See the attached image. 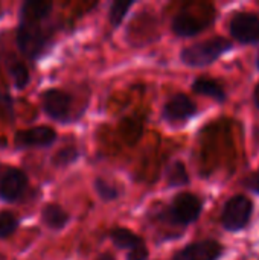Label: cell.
Here are the masks:
<instances>
[{"label":"cell","mask_w":259,"mask_h":260,"mask_svg":"<svg viewBox=\"0 0 259 260\" xmlns=\"http://www.w3.org/2000/svg\"><path fill=\"white\" fill-rule=\"evenodd\" d=\"M53 30L47 20H18L15 44L20 53L29 61H38L52 46Z\"/></svg>","instance_id":"obj_1"},{"label":"cell","mask_w":259,"mask_h":260,"mask_svg":"<svg viewBox=\"0 0 259 260\" xmlns=\"http://www.w3.org/2000/svg\"><path fill=\"white\" fill-rule=\"evenodd\" d=\"M203 200L192 192H179L168 206L160 207L154 213V219L172 227L186 229L195 224L203 213Z\"/></svg>","instance_id":"obj_2"},{"label":"cell","mask_w":259,"mask_h":260,"mask_svg":"<svg viewBox=\"0 0 259 260\" xmlns=\"http://www.w3.org/2000/svg\"><path fill=\"white\" fill-rule=\"evenodd\" d=\"M234 49V43L221 35H215L209 40L197 41L191 46H186L180 50L179 58L182 64L191 69H203L212 66L221 56L229 53Z\"/></svg>","instance_id":"obj_3"},{"label":"cell","mask_w":259,"mask_h":260,"mask_svg":"<svg viewBox=\"0 0 259 260\" xmlns=\"http://www.w3.org/2000/svg\"><path fill=\"white\" fill-rule=\"evenodd\" d=\"M255 212L253 201L244 193L231 197L221 209L220 225L227 233H240L249 227Z\"/></svg>","instance_id":"obj_4"},{"label":"cell","mask_w":259,"mask_h":260,"mask_svg":"<svg viewBox=\"0 0 259 260\" xmlns=\"http://www.w3.org/2000/svg\"><path fill=\"white\" fill-rule=\"evenodd\" d=\"M41 110L53 122L70 123L73 96L61 88H47L41 93Z\"/></svg>","instance_id":"obj_5"},{"label":"cell","mask_w":259,"mask_h":260,"mask_svg":"<svg viewBox=\"0 0 259 260\" xmlns=\"http://www.w3.org/2000/svg\"><path fill=\"white\" fill-rule=\"evenodd\" d=\"M198 105L185 93H176L168 98L162 107L160 117L169 125H185L195 116H198Z\"/></svg>","instance_id":"obj_6"},{"label":"cell","mask_w":259,"mask_h":260,"mask_svg":"<svg viewBox=\"0 0 259 260\" xmlns=\"http://www.w3.org/2000/svg\"><path fill=\"white\" fill-rule=\"evenodd\" d=\"M232 40L244 46L259 44V14L252 11H237L229 21Z\"/></svg>","instance_id":"obj_7"},{"label":"cell","mask_w":259,"mask_h":260,"mask_svg":"<svg viewBox=\"0 0 259 260\" xmlns=\"http://www.w3.org/2000/svg\"><path fill=\"white\" fill-rule=\"evenodd\" d=\"M226 248L217 239H200L177 250L171 260H221Z\"/></svg>","instance_id":"obj_8"},{"label":"cell","mask_w":259,"mask_h":260,"mask_svg":"<svg viewBox=\"0 0 259 260\" xmlns=\"http://www.w3.org/2000/svg\"><path fill=\"white\" fill-rule=\"evenodd\" d=\"M214 23V18L209 17H198L189 9L179 11L172 20H171V30L179 38H192L205 32L208 27H211Z\"/></svg>","instance_id":"obj_9"},{"label":"cell","mask_w":259,"mask_h":260,"mask_svg":"<svg viewBox=\"0 0 259 260\" xmlns=\"http://www.w3.org/2000/svg\"><path fill=\"white\" fill-rule=\"evenodd\" d=\"M58 140V134L52 126L38 125L26 129H18L14 134V146L17 149L50 148Z\"/></svg>","instance_id":"obj_10"},{"label":"cell","mask_w":259,"mask_h":260,"mask_svg":"<svg viewBox=\"0 0 259 260\" xmlns=\"http://www.w3.org/2000/svg\"><path fill=\"white\" fill-rule=\"evenodd\" d=\"M29 178L18 168H8L0 177V201L17 203L26 192Z\"/></svg>","instance_id":"obj_11"},{"label":"cell","mask_w":259,"mask_h":260,"mask_svg":"<svg viewBox=\"0 0 259 260\" xmlns=\"http://www.w3.org/2000/svg\"><path fill=\"white\" fill-rule=\"evenodd\" d=\"M192 91L198 96L211 98L212 101L223 104L227 101V90L224 84L211 76H198L192 81Z\"/></svg>","instance_id":"obj_12"},{"label":"cell","mask_w":259,"mask_h":260,"mask_svg":"<svg viewBox=\"0 0 259 260\" xmlns=\"http://www.w3.org/2000/svg\"><path fill=\"white\" fill-rule=\"evenodd\" d=\"M40 218H41V222L52 232H61L64 230L72 216L70 213L61 207L60 204L56 203H47L43 209H41V213H40Z\"/></svg>","instance_id":"obj_13"},{"label":"cell","mask_w":259,"mask_h":260,"mask_svg":"<svg viewBox=\"0 0 259 260\" xmlns=\"http://www.w3.org/2000/svg\"><path fill=\"white\" fill-rule=\"evenodd\" d=\"M107 236H108L110 242L118 250H122V251L125 250L127 253L134 251V250L147 245L142 236H139L137 233H134L125 227H113L111 230H108Z\"/></svg>","instance_id":"obj_14"},{"label":"cell","mask_w":259,"mask_h":260,"mask_svg":"<svg viewBox=\"0 0 259 260\" xmlns=\"http://www.w3.org/2000/svg\"><path fill=\"white\" fill-rule=\"evenodd\" d=\"M53 9L52 2L44 0H24L18 9V20H49Z\"/></svg>","instance_id":"obj_15"},{"label":"cell","mask_w":259,"mask_h":260,"mask_svg":"<svg viewBox=\"0 0 259 260\" xmlns=\"http://www.w3.org/2000/svg\"><path fill=\"white\" fill-rule=\"evenodd\" d=\"M165 178L168 187L179 189V187H186L191 184V177L186 169V165L182 160H174L168 165L165 171Z\"/></svg>","instance_id":"obj_16"},{"label":"cell","mask_w":259,"mask_h":260,"mask_svg":"<svg viewBox=\"0 0 259 260\" xmlns=\"http://www.w3.org/2000/svg\"><path fill=\"white\" fill-rule=\"evenodd\" d=\"M93 189H95L96 197L102 203H113V201H118L122 197L121 187L116 186L114 183H110L108 180H105L102 177H96L93 180Z\"/></svg>","instance_id":"obj_17"},{"label":"cell","mask_w":259,"mask_h":260,"mask_svg":"<svg viewBox=\"0 0 259 260\" xmlns=\"http://www.w3.org/2000/svg\"><path fill=\"white\" fill-rule=\"evenodd\" d=\"M6 69L14 82V87L18 90L26 88V85L31 81V73H29V69L26 67V64L18 59H12V61L6 62Z\"/></svg>","instance_id":"obj_18"},{"label":"cell","mask_w":259,"mask_h":260,"mask_svg":"<svg viewBox=\"0 0 259 260\" xmlns=\"http://www.w3.org/2000/svg\"><path fill=\"white\" fill-rule=\"evenodd\" d=\"M81 157V152L79 149L75 146V145H67V146H63L60 148L53 155H52V165L58 169H63V168H67L73 163H76Z\"/></svg>","instance_id":"obj_19"},{"label":"cell","mask_w":259,"mask_h":260,"mask_svg":"<svg viewBox=\"0 0 259 260\" xmlns=\"http://www.w3.org/2000/svg\"><path fill=\"white\" fill-rule=\"evenodd\" d=\"M134 6V2H124V0H114L111 2L108 8V23L113 29H119L124 18L130 12V9Z\"/></svg>","instance_id":"obj_20"},{"label":"cell","mask_w":259,"mask_h":260,"mask_svg":"<svg viewBox=\"0 0 259 260\" xmlns=\"http://www.w3.org/2000/svg\"><path fill=\"white\" fill-rule=\"evenodd\" d=\"M20 227V218L11 210L0 212V239H8Z\"/></svg>","instance_id":"obj_21"},{"label":"cell","mask_w":259,"mask_h":260,"mask_svg":"<svg viewBox=\"0 0 259 260\" xmlns=\"http://www.w3.org/2000/svg\"><path fill=\"white\" fill-rule=\"evenodd\" d=\"M0 117L8 122H14V105L12 99L6 93H0Z\"/></svg>","instance_id":"obj_22"},{"label":"cell","mask_w":259,"mask_h":260,"mask_svg":"<svg viewBox=\"0 0 259 260\" xmlns=\"http://www.w3.org/2000/svg\"><path fill=\"white\" fill-rule=\"evenodd\" d=\"M243 187H246L249 192L259 195V168L255 169L252 174H249L244 180H243Z\"/></svg>","instance_id":"obj_23"},{"label":"cell","mask_w":259,"mask_h":260,"mask_svg":"<svg viewBox=\"0 0 259 260\" xmlns=\"http://www.w3.org/2000/svg\"><path fill=\"white\" fill-rule=\"evenodd\" d=\"M150 259V250H148V247L145 245V247H140V248H137V250H134V251H130V253H127V256H125V260H148Z\"/></svg>","instance_id":"obj_24"},{"label":"cell","mask_w":259,"mask_h":260,"mask_svg":"<svg viewBox=\"0 0 259 260\" xmlns=\"http://www.w3.org/2000/svg\"><path fill=\"white\" fill-rule=\"evenodd\" d=\"M252 99H253V105H255V108L259 110V82H256V85H255V88H253Z\"/></svg>","instance_id":"obj_25"},{"label":"cell","mask_w":259,"mask_h":260,"mask_svg":"<svg viewBox=\"0 0 259 260\" xmlns=\"http://www.w3.org/2000/svg\"><path fill=\"white\" fill-rule=\"evenodd\" d=\"M95 260H116V257L111 253H102V254H99Z\"/></svg>","instance_id":"obj_26"},{"label":"cell","mask_w":259,"mask_h":260,"mask_svg":"<svg viewBox=\"0 0 259 260\" xmlns=\"http://www.w3.org/2000/svg\"><path fill=\"white\" fill-rule=\"evenodd\" d=\"M255 66H256V70L259 72V50L258 53H256V59H255Z\"/></svg>","instance_id":"obj_27"}]
</instances>
